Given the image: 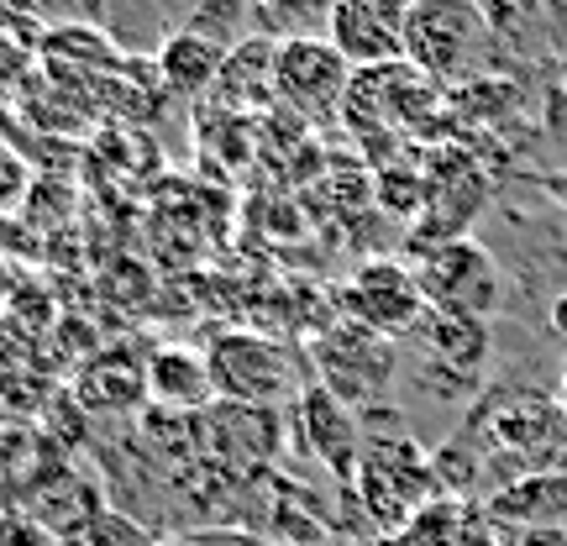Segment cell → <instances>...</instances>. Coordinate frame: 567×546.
I'll return each instance as SVG.
<instances>
[{
  "instance_id": "cell-19",
  "label": "cell",
  "mask_w": 567,
  "mask_h": 546,
  "mask_svg": "<svg viewBox=\"0 0 567 546\" xmlns=\"http://www.w3.org/2000/svg\"><path fill=\"white\" fill-rule=\"evenodd\" d=\"M0 546H59L21 505H0Z\"/></svg>"
},
{
  "instance_id": "cell-2",
  "label": "cell",
  "mask_w": 567,
  "mask_h": 546,
  "mask_svg": "<svg viewBox=\"0 0 567 546\" xmlns=\"http://www.w3.org/2000/svg\"><path fill=\"white\" fill-rule=\"evenodd\" d=\"M352 494H358V505H363V515L373 526L400 536L431 499H442V484H436L431 457L410 442L405 431H373V425H363V463H358Z\"/></svg>"
},
{
  "instance_id": "cell-12",
  "label": "cell",
  "mask_w": 567,
  "mask_h": 546,
  "mask_svg": "<svg viewBox=\"0 0 567 546\" xmlns=\"http://www.w3.org/2000/svg\"><path fill=\"white\" fill-rule=\"evenodd\" d=\"M21 499H27L21 509H27V515H32V521H38L59 546H90L95 542V526H101V515H105L101 494L84 484V478H74L69 467L38 478Z\"/></svg>"
},
{
  "instance_id": "cell-15",
  "label": "cell",
  "mask_w": 567,
  "mask_h": 546,
  "mask_svg": "<svg viewBox=\"0 0 567 546\" xmlns=\"http://www.w3.org/2000/svg\"><path fill=\"white\" fill-rule=\"evenodd\" d=\"M231 59V48L200 38V32H174V38L158 48V80L168 95L179 101H200L221 84V69Z\"/></svg>"
},
{
  "instance_id": "cell-7",
  "label": "cell",
  "mask_w": 567,
  "mask_h": 546,
  "mask_svg": "<svg viewBox=\"0 0 567 546\" xmlns=\"http://www.w3.org/2000/svg\"><path fill=\"white\" fill-rule=\"evenodd\" d=\"M352 74L358 69L331 48V38H316V32H295L274 48V101H284L305 122L342 116Z\"/></svg>"
},
{
  "instance_id": "cell-9",
  "label": "cell",
  "mask_w": 567,
  "mask_h": 546,
  "mask_svg": "<svg viewBox=\"0 0 567 546\" xmlns=\"http://www.w3.org/2000/svg\"><path fill=\"white\" fill-rule=\"evenodd\" d=\"M337 310H342L347 321H358L368 331L389 337V342H400V337H415V326L425 321L431 305H425L421 284H415V268L379 258V264H363L347 279V289L337 295Z\"/></svg>"
},
{
  "instance_id": "cell-13",
  "label": "cell",
  "mask_w": 567,
  "mask_h": 546,
  "mask_svg": "<svg viewBox=\"0 0 567 546\" xmlns=\"http://www.w3.org/2000/svg\"><path fill=\"white\" fill-rule=\"evenodd\" d=\"M415 342L431 358V368L442 379H463L473 384L488 368V352H494V337H488V321H473V316H446V310H425V321L415 326Z\"/></svg>"
},
{
  "instance_id": "cell-18",
  "label": "cell",
  "mask_w": 567,
  "mask_h": 546,
  "mask_svg": "<svg viewBox=\"0 0 567 546\" xmlns=\"http://www.w3.org/2000/svg\"><path fill=\"white\" fill-rule=\"evenodd\" d=\"M27 195H32V168L0 142V210H17V205H27Z\"/></svg>"
},
{
  "instance_id": "cell-22",
  "label": "cell",
  "mask_w": 567,
  "mask_h": 546,
  "mask_svg": "<svg viewBox=\"0 0 567 546\" xmlns=\"http://www.w3.org/2000/svg\"><path fill=\"white\" fill-rule=\"evenodd\" d=\"M547 321H551V331H557V337H563V342H567V295H557V300H551Z\"/></svg>"
},
{
  "instance_id": "cell-10",
  "label": "cell",
  "mask_w": 567,
  "mask_h": 546,
  "mask_svg": "<svg viewBox=\"0 0 567 546\" xmlns=\"http://www.w3.org/2000/svg\"><path fill=\"white\" fill-rule=\"evenodd\" d=\"M415 0H331L326 38L352 69H384L405 59Z\"/></svg>"
},
{
  "instance_id": "cell-17",
  "label": "cell",
  "mask_w": 567,
  "mask_h": 546,
  "mask_svg": "<svg viewBox=\"0 0 567 546\" xmlns=\"http://www.w3.org/2000/svg\"><path fill=\"white\" fill-rule=\"evenodd\" d=\"M0 6L42 21L48 32H59V27H105V0H0Z\"/></svg>"
},
{
  "instance_id": "cell-1",
  "label": "cell",
  "mask_w": 567,
  "mask_h": 546,
  "mask_svg": "<svg viewBox=\"0 0 567 546\" xmlns=\"http://www.w3.org/2000/svg\"><path fill=\"white\" fill-rule=\"evenodd\" d=\"M457 442L488 463H509V484L536 478V473H567V415L557 394H536V389H488L463 421Z\"/></svg>"
},
{
  "instance_id": "cell-23",
  "label": "cell",
  "mask_w": 567,
  "mask_h": 546,
  "mask_svg": "<svg viewBox=\"0 0 567 546\" xmlns=\"http://www.w3.org/2000/svg\"><path fill=\"white\" fill-rule=\"evenodd\" d=\"M557 405H563V415H567V368H563V379H557Z\"/></svg>"
},
{
  "instance_id": "cell-16",
  "label": "cell",
  "mask_w": 567,
  "mask_h": 546,
  "mask_svg": "<svg viewBox=\"0 0 567 546\" xmlns=\"http://www.w3.org/2000/svg\"><path fill=\"white\" fill-rule=\"evenodd\" d=\"M80 400L90 410H132L147 400V363H126L122 352H101L80 373Z\"/></svg>"
},
{
  "instance_id": "cell-20",
  "label": "cell",
  "mask_w": 567,
  "mask_h": 546,
  "mask_svg": "<svg viewBox=\"0 0 567 546\" xmlns=\"http://www.w3.org/2000/svg\"><path fill=\"white\" fill-rule=\"evenodd\" d=\"M90 546H163V542H153L137 521H126V515H111V509H105L101 526H95V542H90Z\"/></svg>"
},
{
  "instance_id": "cell-21",
  "label": "cell",
  "mask_w": 567,
  "mask_h": 546,
  "mask_svg": "<svg viewBox=\"0 0 567 546\" xmlns=\"http://www.w3.org/2000/svg\"><path fill=\"white\" fill-rule=\"evenodd\" d=\"M168 546H268L258 542V536H247V530H195V536H179V542H168Z\"/></svg>"
},
{
  "instance_id": "cell-24",
  "label": "cell",
  "mask_w": 567,
  "mask_h": 546,
  "mask_svg": "<svg viewBox=\"0 0 567 546\" xmlns=\"http://www.w3.org/2000/svg\"><path fill=\"white\" fill-rule=\"evenodd\" d=\"M563 84H567V53H563Z\"/></svg>"
},
{
  "instance_id": "cell-4",
  "label": "cell",
  "mask_w": 567,
  "mask_h": 546,
  "mask_svg": "<svg viewBox=\"0 0 567 546\" xmlns=\"http://www.w3.org/2000/svg\"><path fill=\"white\" fill-rule=\"evenodd\" d=\"M205 368H210V384L221 405H252V410H279L295 405L305 389L300 384V363L295 352L264 331H216L205 342Z\"/></svg>"
},
{
  "instance_id": "cell-8",
  "label": "cell",
  "mask_w": 567,
  "mask_h": 546,
  "mask_svg": "<svg viewBox=\"0 0 567 546\" xmlns=\"http://www.w3.org/2000/svg\"><path fill=\"white\" fill-rule=\"evenodd\" d=\"M415 284H421L431 310L473 316V321H488L499 310V295H505L494 253H484L473 237H452V243L425 247V258L415 264Z\"/></svg>"
},
{
  "instance_id": "cell-6",
  "label": "cell",
  "mask_w": 567,
  "mask_h": 546,
  "mask_svg": "<svg viewBox=\"0 0 567 546\" xmlns=\"http://www.w3.org/2000/svg\"><path fill=\"white\" fill-rule=\"evenodd\" d=\"M436 105H442V84H431L421 69H410L400 59L384 63V69H358L352 74V90L342 101V122L363 142L400 137V132H415V126L431 122Z\"/></svg>"
},
{
  "instance_id": "cell-5",
  "label": "cell",
  "mask_w": 567,
  "mask_h": 546,
  "mask_svg": "<svg viewBox=\"0 0 567 546\" xmlns=\"http://www.w3.org/2000/svg\"><path fill=\"white\" fill-rule=\"evenodd\" d=\"M310 363H316V384L326 394H337L347 410H368L389 394L400 352L389 337L337 316L321 337H310Z\"/></svg>"
},
{
  "instance_id": "cell-11",
  "label": "cell",
  "mask_w": 567,
  "mask_h": 546,
  "mask_svg": "<svg viewBox=\"0 0 567 546\" xmlns=\"http://www.w3.org/2000/svg\"><path fill=\"white\" fill-rule=\"evenodd\" d=\"M295 442L310 452V463H321L337 484L352 488L358 463H363V421H358V410H347L337 394L310 384L295 400Z\"/></svg>"
},
{
  "instance_id": "cell-14",
  "label": "cell",
  "mask_w": 567,
  "mask_h": 546,
  "mask_svg": "<svg viewBox=\"0 0 567 546\" xmlns=\"http://www.w3.org/2000/svg\"><path fill=\"white\" fill-rule=\"evenodd\" d=\"M147 400L168 415H200L216 400V384H210V368H205V352L195 347H158L147 358Z\"/></svg>"
},
{
  "instance_id": "cell-3",
  "label": "cell",
  "mask_w": 567,
  "mask_h": 546,
  "mask_svg": "<svg viewBox=\"0 0 567 546\" xmlns=\"http://www.w3.org/2000/svg\"><path fill=\"white\" fill-rule=\"evenodd\" d=\"M494 21L478 0H415L405 63L431 84H473L494 59Z\"/></svg>"
}]
</instances>
